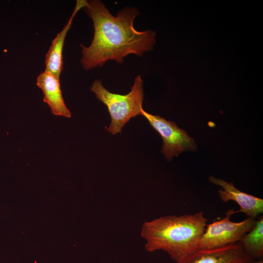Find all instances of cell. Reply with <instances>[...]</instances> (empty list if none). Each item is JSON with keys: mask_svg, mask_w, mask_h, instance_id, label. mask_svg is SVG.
<instances>
[{"mask_svg": "<svg viewBox=\"0 0 263 263\" xmlns=\"http://www.w3.org/2000/svg\"><path fill=\"white\" fill-rule=\"evenodd\" d=\"M208 220L203 211L145 222L141 235L149 252L163 250L177 263L198 249Z\"/></svg>", "mask_w": 263, "mask_h": 263, "instance_id": "2", "label": "cell"}, {"mask_svg": "<svg viewBox=\"0 0 263 263\" xmlns=\"http://www.w3.org/2000/svg\"><path fill=\"white\" fill-rule=\"evenodd\" d=\"M253 260L239 242L219 247L198 248L178 263H245Z\"/></svg>", "mask_w": 263, "mask_h": 263, "instance_id": "6", "label": "cell"}, {"mask_svg": "<svg viewBox=\"0 0 263 263\" xmlns=\"http://www.w3.org/2000/svg\"><path fill=\"white\" fill-rule=\"evenodd\" d=\"M208 180L210 182L222 187L218 193L223 203L234 201L240 206V209L235 211V213L243 212L248 217L257 219L263 213V199L240 191L232 182L229 183L212 176H209Z\"/></svg>", "mask_w": 263, "mask_h": 263, "instance_id": "7", "label": "cell"}, {"mask_svg": "<svg viewBox=\"0 0 263 263\" xmlns=\"http://www.w3.org/2000/svg\"><path fill=\"white\" fill-rule=\"evenodd\" d=\"M234 214L235 211L229 209L222 219L207 224L198 248H216L239 242L253 227L256 219L248 217L241 222H234L230 220Z\"/></svg>", "mask_w": 263, "mask_h": 263, "instance_id": "4", "label": "cell"}, {"mask_svg": "<svg viewBox=\"0 0 263 263\" xmlns=\"http://www.w3.org/2000/svg\"><path fill=\"white\" fill-rule=\"evenodd\" d=\"M90 90L107 106L111 118L107 131L113 135L121 132L131 118L141 115L144 93L143 80L140 75L135 77L130 92L126 94L110 92L100 79L94 81Z\"/></svg>", "mask_w": 263, "mask_h": 263, "instance_id": "3", "label": "cell"}, {"mask_svg": "<svg viewBox=\"0 0 263 263\" xmlns=\"http://www.w3.org/2000/svg\"><path fill=\"white\" fill-rule=\"evenodd\" d=\"M86 2L85 0H76L75 6L70 18L65 27L52 41L46 55L45 71L49 72L57 77H60L63 68L62 50L67 33L71 26L74 17L79 10L84 8Z\"/></svg>", "mask_w": 263, "mask_h": 263, "instance_id": "9", "label": "cell"}, {"mask_svg": "<svg viewBox=\"0 0 263 263\" xmlns=\"http://www.w3.org/2000/svg\"><path fill=\"white\" fill-rule=\"evenodd\" d=\"M241 243L246 253L254 260L263 259V217L256 220L253 227L241 239Z\"/></svg>", "mask_w": 263, "mask_h": 263, "instance_id": "10", "label": "cell"}, {"mask_svg": "<svg viewBox=\"0 0 263 263\" xmlns=\"http://www.w3.org/2000/svg\"><path fill=\"white\" fill-rule=\"evenodd\" d=\"M245 263H263V259L261 260H255L251 262Z\"/></svg>", "mask_w": 263, "mask_h": 263, "instance_id": "11", "label": "cell"}, {"mask_svg": "<svg viewBox=\"0 0 263 263\" xmlns=\"http://www.w3.org/2000/svg\"><path fill=\"white\" fill-rule=\"evenodd\" d=\"M141 115L144 116L152 127L161 136L163 145L161 152L168 161L185 150L195 151V141L184 130L180 129L176 123L169 121L158 115L149 113L143 109Z\"/></svg>", "mask_w": 263, "mask_h": 263, "instance_id": "5", "label": "cell"}, {"mask_svg": "<svg viewBox=\"0 0 263 263\" xmlns=\"http://www.w3.org/2000/svg\"><path fill=\"white\" fill-rule=\"evenodd\" d=\"M83 8L94 28L91 44L87 47L80 44V61L85 70L100 67L109 60L121 64L130 54L142 56L153 49L155 32L134 28V20L140 14L137 8L126 7L114 16L99 0H86Z\"/></svg>", "mask_w": 263, "mask_h": 263, "instance_id": "1", "label": "cell"}, {"mask_svg": "<svg viewBox=\"0 0 263 263\" xmlns=\"http://www.w3.org/2000/svg\"><path fill=\"white\" fill-rule=\"evenodd\" d=\"M37 85L42 91L43 101L48 105L54 115L71 117V113L62 96L59 77L44 71L38 76Z\"/></svg>", "mask_w": 263, "mask_h": 263, "instance_id": "8", "label": "cell"}]
</instances>
